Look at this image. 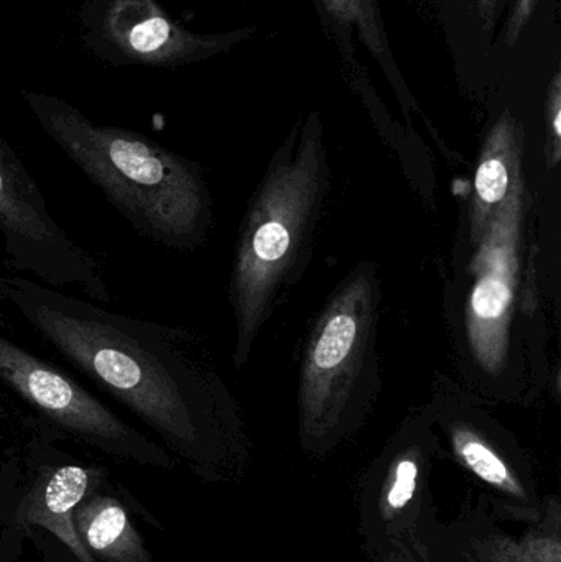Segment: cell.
Instances as JSON below:
<instances>
[{
    "instance_id": "cell-1",
    "label": "cell",
    "mask_w": 561,
    "mask_h": 562,
    "mask_svg": "<svg viewBox=\"0 0 561 562\" xmlns=\"http://www.w3.org/2000/svg\"><path fill=\"white\" fill-rule=\"evenodd\" d=\"M0 300L168 449L198 458L221 385L191 334L25 277H0Z\"/></svg>"
},
{
    "instance_id": "cell-2",
    "label": "cell",
    "mask_w": 561,
    "mask_h": 562,
    "mask_svg": "<svg viewBox=\"0 0 561 562\" xmlns=\"http://www.w3.org/2000/svg\"><path fill=\"white\" fill-rule=\"evenodd\" d=\"M22 98L46 137L138 236L170 250L203 243L210 193L197 164L147 135L96 124L65 99L33 91Z\"/></svg>"
},
{
    "instance_id": "cell-3",
    "label": "cell",
    "mask_w": 561,
    "mask_h": 562,
    "mask_svg": "<svg viewBox=\"0 0 561 562\" xmlns=\"http://www.w3.org/2000/svg\"><path fill=\"white\" fill-rule=\"evenodd\" d=\"M325 183L322 125L310 115L295 158L273 167L240 234L233 276L236 362H244L273 294L299 256Z\"/></svg>"
},
{
    "instance_id": "cell-4",
    "label": "cell",
    "mask_w": 561,
    "mask_h": 562,
    "mask_svg": "<svg viewBox=\"0 0 561 562\" xmlns=\"http://www.w3.org/2000/svg\"><path fill=\"white\" fill-rule=\"evenodd\" d=\"M0 383L22 400L42 423L43 431L55 438L142 468H173V459L161 446L124 422L78 380L2 334Z\"/></svg>"
},
{
    "instance_id": "cell-5",
    "label": "cell",
    "mask_w": 561,
    "mask_h": 562,
    "mask_svg": "<svg viewBox=\"0 0 561 562\" xmlns=\"http://www.w3.org/2000/svg\"><path fill=\"white\" fill-rule=\"evenodd\" d=\"M0 237L9 272L56 290L72 288L96 303H111L101 260L56 223L38 184L2 135Z\"/></svg>"
},
{
    "instance_id": "cell-6",
    "label": "cell",
    "mask_w": 561,
    "mask_h": 562,
    "mask_svg": "<svg viewBox=\"0 0 561 562\" xmlns=\"http://www.w3.org/2000/svg\"><path fill=\"white\" fill-rule=\"evenodd\" d=\"M253 30L200 35L175 22L154 0H104L96 15L99 46L115 61L157 68L194 65L246 40Z\"/></svg>"
},
{
    "instance_id": "cell-7",
    "label": "cell",
    "mask_w": 561,
    "mask_h": 562,
    "mask_svg": "<svg viewBox=\"0 0 561 562\" xmlns=\"http://www.w3.org/2000/svg\"><path fill=\"white\" fill-rule=\"evenodd\" d=\"M520 181L484 233L478 280L470 294L468 334L474 356L487 369L506 359L510 310L519 277Z\"/></svg>"
},
{
    "instance_id": "cell-8",
    "label": "cell",
    "mask_w": 561,
    "mask_h": 562,
    "mask_svg": "<svg viewBox=\"0 0 561 562\" xmlns=\"http://www.w3.org/2000/svg\"><path fill=\"white\" fill-rule=\"evenodd\" d=\"M372 294L366 280L349 284L316 327L302 372V398L312 413L351 393L371 330Z\"/></svg>"
},
{
    "instance_id": "cell-9",
    "label": "cell",
    "mask_w": 561,
    "mask_h": 562,
    "mask_svg": "<svg viewBox=\"0 0 561 562\" xmlns=\"http://www.w3.org/2000/svg\"><path fill=\"white\" fill-rule=\"evenodd\" d=\"M32 452L38 461L36 474L16 520L49 531L71 551L75 560L96 562L79 541L72 514L88 495L105 487L108 471L99 465L58 461V456L46 451L42 441L35 442Z\"/></svg>"
},
{
    "instance_id": "cell-10",
    "label": "cell",
    "mask_w": 561,
    "mask_h": 562,
    "mask_svg": "<svg viewBox=\"0 0 561 562\" xmlns=\"http://www.w3.org/2000/svg\"><path fill=\"white\" fill-rule=\"evenodd\" d=\"M72 525L96 562H155L127 508L104 488L76 507Z\"/></svg>"
},
{
    "instance_id": "cell-11",
    "label": "cell",
    "mask_w": 561,
    "mask_h": 562,
    "mask_svg": "<svg viewBox=\"0 0 561 562\" xmlns=\"http://www.w3.org/2000/svg\"><path fill=\"white\" fill-rule=\"evenodd\" d=\"M520 128L513 115L506 114L496 122L486 145L476 173V207L474 221L483 224L486 233V220L496 216L507 200L510 188V170L519 167ZM517 181V180H516ZM514 187V184H513ZM474 224V227H476Z\"/></svg>"
},
{
    "instance_id": "cell-12",
    "label": "cell",
    "mask_w": 561,
    "mask_h": 562,
    "mask_svg": "<svg viewBox=\"0 0 561 562\" xmlns=\"http://www.w3.org/2000/svg\"><path fill=\"white\" fill-rule=\"evenodd\" d=\"M325 10L326 23L333 25L341 42L358 38L368 52L378 59L389 79L397 86L399 72L392 58L388 33L382 22L378 0H318ZM399 88V86H397Z\"/></svg>"
},
{
    "instance_id": "cell-13",
    "label": "cell",
    "mask_w": 561,
    "mask_h": 562,
    "mask_svg": "<svg viewBox=\"0 0 561 562\" xmlns=\"http://www.w3.org/2000/svg\"><path fill=\"white\" fill-rule=\"evenodd\" d=\"M458 446H460L461 458L473 469L478 477L490 482V484L500 485V487H504L507 482H510L509 472L504 462L483 442L471 438V436H461L458 439Z\"/></svg>"
},
{
    "instance_id": "cell-14",
    "label": "cell",
    "mask_w": 561,
    "mask_h": 562,
    "mask_svg": "<svg viewBox=\"0 0 561 562\" xmlns=\"http://www.w3.org/2000/svg\"><path fill=\"white\" fill-rule=\"evenodd\" d=\"M418 469L414 461H401L395 469L394 487L389 492V505L395 510L404 508L414 497Z\"/></svg>"
},
{
    "instance_id": "cell-15",
    "label": "cell",
    "mask_w": 561,
    "mask_h": 562,
    "mask_svg": "<svg viewBox=\"0 0 561 562\" xmlns=\"http://www.w3.org/2000/svg\"><path fill=\"white\" fill-rule=\"evenodd\" d=\"M547 128H549L550 138H552L556 154L559 155L561 137V78L560 72L550 82L549 94L546 102Z\"/></svg>"
},
{
    "instance_id": "cell-16",
    "label": "cell",
    "mask_w": 561,
    "mask_h": 562,
    "mask_svg": "<svg viewBox=\"0 0 561 562\" xmlns=\"http://www.w3.org/2000/svg\"><path fill=\"white\" fill-rule=\"evenodd\" d=\"M537 5L539 0H514L509 20H507L506 35H504L507 45H514L519 40L520 33L532 19Z\"/></svg>"
},
{
    "instance_id": "cell-17",
    "label": "cell",
    "mask_w": 561,
    "mask_h": 562,
    "mask_svg": "<svg viewBox=\"0 0 561 562\" xmlns=\"http://www.w3.org/2000/svg\"><path fill=\"white\" fill-rule=\"evenodd\" d=\"M501 2H503V0H476L478 7H480L481 10V15L486 20L487 26H491L496 22Z\"/></svg>"
},
{
    "instance_id": "cell-18",
    "label": "cell",
    "mask_w": 561,
    "mask_h": 562,
    "mask_svg": "<svg viewBox=\"0 0 561 562\" xmlns=\"http://www.w3.org/2000/svg\"><path fill=\"white\" fill-rule=\"evenodd\" d=\"M3 438H5V426H3L2 413H0V445H2Z\"/></svg>"
},
{
    "instance_id": "cell-19",
    "label": "cell",
    "mask_w": 561,
    "mask_h": 562,
    "mask_svg": "<svg viewBox=\"0 0 561 562\" xmlns=\"http://www.w3.org/2000/svg\"><path fill=\"white\" fill-rule=\"evenodd\" d=\"M69 562H81V561L75 560V558H72V560Z\"/></svg>"
}]
</instances>
